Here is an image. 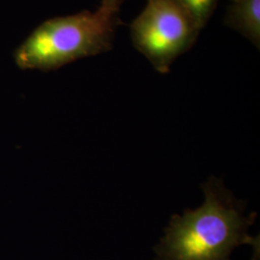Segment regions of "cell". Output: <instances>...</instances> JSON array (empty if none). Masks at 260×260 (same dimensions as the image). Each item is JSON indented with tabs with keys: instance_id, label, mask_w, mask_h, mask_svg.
<instances>
[{
	"instance_id": "5b68a950",
	"label": "cell",
	"mask_w": 260,
	"mask_h": 260,
	"mask_svg": "<svg viewBox=\"0 0 260 260\" xmlns=\"http://www.w3.org/2000/svg\"><path fill=\"white\" fill-rule=\"evenodd\" d=\"M191 14L197 25L203 30L213 16L220 0H178Z\"/></svg>"
},
{
	"instance_id": "8992f818",
	"label": "cell",
	"mask_w": 260,
	"mask_h": 260,
	"mask_svg": "<svg viewBox=\"0 0 260 260\" xmlns=\"http://www.w3.org/2000/svg\"><path fill=\"white\" fill-rule=\"evenodd\" d=\"M103 1H107V2H110L112 4H115V5L119 6V7H121L122 3H123L125 0H103Z\"/></svg>"
},
{
	"instance_id": "6da1fadb",
	"label": "cell",
	"mask_w": 260,
	"mask_h": 260,
	"mask_svg": "<svg viewBox=\"0 0 260 260\" xmlns=\"http://www.w3.org/2000/svg\"><path fill=\"white\" fill-rule=\"evenodd\" d=\"M203 190L204 205L172 217L155 249L157 260H231L236 247L255 243L248 230L256 214L246 217V204L237 201L219 178L211 177Z\"/></svg>"
},
{
	"instance_id": "277c9868",
	"label": "cell",
	"mask_w": 260,
	"mask_h": 260,
	"mask_svg": "<svg viewBox=\"0 0 260 260\" xmlns=\"http://www.w3.org/2000/svg\"><path fill=\"white\" fill-rule=\"evenodd\" d=\"M224 23L260 47V0H231Z\"/></svg>"
},
{
	"instance_id": "7a4b0ae2",
	"label": "cell",
	"mask_w": 260,
	"mask_h": 260,
	"mask_svg": "<svg viewBox=\"0 0 260 260\" xmlns=\"http://www.w3.org/2000/svg\"><path fill=\"white\" fill-rule=\"evenodd\" d=\"M120 10L102 0L95 11L47 19L16 49L15 63L21 70L50 72L108 52L121 24Z\"/></svg>"
},
{
	"instance_id": "3957f363",
	"label": "cell",
	"mask_w": 260,
	"mask_h": 260,
	"mask_svg": "<svg viewBox=\"0 0 260 260\" xmlns=\"http://www.w3.org/2000/svg\"><path fill=\"white\" fill-rule=\"evenodd\" d=\"M202 30L178 0H148L130 24L132 45L153 69L168 74L178 57L194 44Z\"/></svg>"
}]
</instances>
